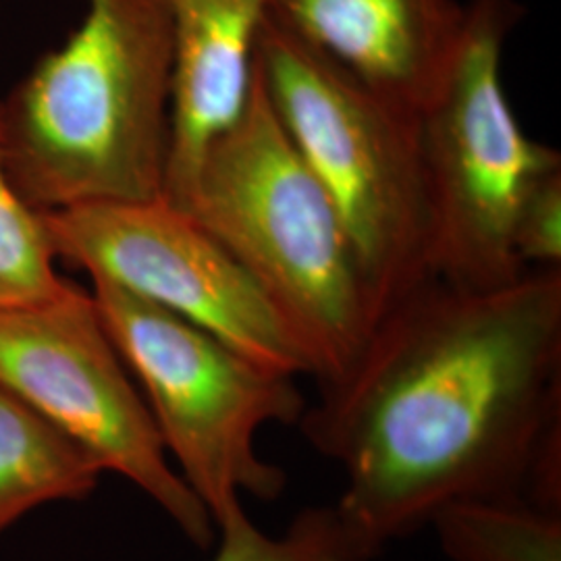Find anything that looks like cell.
<instances>
[{
    "mask_svg": "<svg viewBox=\"0 0 561 561\" xmlns=\"http://www.w3.org/2000/svg\"><path fill=\"white\" fill-rule=\"evenodd\" d=\"M319 385L298 426L345 486L285 533L301 561H373L456 503L560 512L561 268L491 289L428 277Z\"/></svg>",
    "mask_w": 561,
    "mask_h": 561,
    "instance_id": "6da1fadb",
    "label": "cell"
},
{
    "mask_svg": "<svg viewBox=\"0 0 561 561\" xmlns=\"http://www.w3.org/2000/svg\"><path fill=\"white\" fill-rule=\"evenodd\" d=\"M173 36V115L164 201L181 208L208 141L245 104L268 0H162Z\"/></svg>",
    "mask_w": 561,
    "mask_h": 561,
    "instance_id": "30bf717a",
    "label": "cell"
},
{
    "mask_svg": "<svg viewBox=\"0 0 561 561\" xmlns=\"http://www.w3.org/2000/svg\"><path fill=\"white\" fill-rule=\"evenodd\" d=\"M78 30L0 102L9 173L42 215L164 198L173 36L162 0H85Z\"/></svg>",
    "mask_w": 561,
    "mask_h": 561,
    "instance_id": "7a4b0ae2",
    "label": "cell"
},
{
    "mask_svg": "<svg viewBox=\"0 0 561 561\" xmlns=\"http://www.w3.org/2000/svg\"><path fill=\"white\" fill-rule=\"evenodd\" d=\"M46 219L23 198L9 173L0 123V310L50 300L67 285Z\"/></svg>",
    "mask_w": 561,
    "mask_h": 561,
    "instance_id": "4fadbf2b",
    "label": "cell"
},
{
    "mask_svg": "<svg viewBox=\"0 0 561 561\" xmlns=\"http://www.w3.org/2000/svg\"><path fill=\"white\" fill-rule=\"evenodd\" d=\"M90 291L167 456L215 528L245 516L243 493L277 500L287 477L256 451V435L266 424L300 421L308 403L294 377L108 280L92 279Z\"/></svg>",
    "mask_w": 561,
    "mask_h": 561,
    "instance_id": "5b68a950",
    "label": "cell"
},
{
    "mask_svg": "<svg viewBox=\"0 0 561 561\" xmlns=\"http://www.w3.org/2000/svg\"><path fill=\"white\" fill-rule=\"evenodd\" d=\"M213 561H300V553L287 535L271 539L243 516L221 528V545Z\"/></svg>",
    "mask_w": 561,
    "mask_h": 561,
    "instance_id": "9a60e30c",
    "label": "cell"
},
{
    "mask_svg": "<svg viewBox=\"0 0 561 561\" xmlns=\"http://www.w3.org/2000/svg\"><path fill=\"white\" fill-rule=\"evenodd\" d=\"M57 259L194 322L243 356L308 375L259 283L187 210L161 198L44 215Z\"/></svg>",
    "mask_w": 561,
    "mask_h": 561,
    "instance_id": "ba28073f",
    "label": "cell"
},
{
    "mask_svg": "<svg viewBox=\"0 0 561 561\" xmlns=\"http://www.w3.org/2000/svg\"><path fill=\"white\" fill-rule=\"evenodd\" d=\"M0 387L76 443L102 472L136 484L187 541L201 549L213 545L215 524L171 468L92 291L67 280L50 300L0 310Z\"/></svg>",
    "mask_w": 561,
    "mask_h": 561,
    "instance_id": "52a82bcc",
    "label": "cell"
},
{
    "mask_svg": "<svg viewBox=\"0 0 561 561\" xmlns=\"http://www.w3.org/2000/svg\"><path fill=\"white\" fill-rule=\"evenodd\" d=\"M431 526L451 561H561L560 512L533 503H456Z\"/></svg>",
    "mask_w": 561,
    "mask_h": 561,
    "instance_id": "7c38bea8",
    "label": "cell"
},
{
    "mask_svg": "<svg viewBox=\"0 0 561 561\" xmlns=\"http://www.w3.org/2000/svg\"><path fill=\"white\" fill-rule=\"evenodd\" d=\"M254 69L283 129L340 213L379 319L433 277L419 115L366 88L268 13Z\"/></svg>",
    "mask_w": 561,
    "mask_h": 561,
    "instance_id": "277c9868",
    "label": "cell"
},
{
    "mask_svg": "<svg viewBox=\"0 0 561 561\" xmlns=\"http://www.w3.org/2000/svg\"><path fill=\"white\" fill-rule=\"evenodd\" d=\"M181 208L259 283L308 375L337 379L368 340L377 306L340 213L256 69L238 119L204 148Z\"/></svg>",
    "mask_w": 561,
    "mask_h": 561,
    "instance_id": "3957f363",
    "label": "cell"
},
{
    "mask_svg": "<svg viewBox=\"0 0 561 561\" xmlns=\"http://www.w3.org/2000/svg\"><path fill=\"white\" fill-rule=\"evenodd\" d=\"M101 474L83 449L0 387V535L41 505L90 497Z\"/></svg>",
    "mask_w": 561,
    "mask_h": 561,
    "instance_id": "8fae6325",
    "label": "cell"
},
{
    "mask_svg": "<svg viewBox=\"0 0 561 561\" xmlns=\"http://www.w3.org/2000/svg\"><path fill=\"white\" fill-rule=\"evenodd\" d=\"M516 0H470L458 55L419 113L431 213V275L491 289L518 279L514 225L530 187L561 169L560 152L524 134L503 88Z\"/></svg>",
    "mask_w": 561,
    "mask_h": 561,
    "instance_id": "8992f818",
    "label": "cell"
},
{
    "mask_svg": "<svg viewBox=\"0 0 561 561\" xmlns=\"http://www.w3.org/2000/svg\"><path fill=\"white\" fill-rule=\"evenodd\" d=\"M514 254L524 268H561V169L542 175L522 202Z\"/></svg>",
    "mask_w": 561,
    "mask_h": 561,
    "instance_id": "5bb4252c",
    "label": "cell"
},
{
    "mask_svg": "<svg viewBox=\"0 0 561 561\" xmlns=\"http://www.w3.org/2000/svg\"><path fill=\"white\" fill-rule=\"evenodd\" d=\"M268 18L352 78L421 113L458 55V0H268Z\"/></svg>",
    "mask_w": 561,
    "mask_h": 561,
    "instance_id": "9c48e42d",
    "label": "cell"
}]
</instances>
